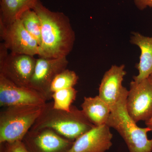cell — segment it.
<instances>
[{
	"mask_svg": "<svg viewBox=\"0 0 152 152\" xmlns=\"http://www.w3.org/2000/svg\"><path fill=\"white\" fill-rule=\"evenodd\" d=\"M33 10L41 23V43L38 56L46 58L66 57L72 50L75 34L67 16L53 12L39 0Z\"/></svg>",
	"mask_w": 152,
	"mask_h": 152,
	"instance_id": "cell-1",
	"label": "cell"
},
{
	"mask_svg": "<svg viewBox=\"0 0 152 152\" xmlns=\"http://www.w3.org/2000/svg\"><path fill=\"white\" fill-rule=\"evenodd\" d=\"M95 126L81 110L72 105L69 111L57 110L53 102H47L31 129H51L66 138L75 141Z\"/></svg>",
	"mask_w": 152,
	"mask_h": 152,
	"instance_id": "cell-2",
	"label": "cell"
},
{
	"mask_svg": "<svg viewBox=\"0 0 152 152\" xmlns=\"http://www.w3.org/2000/svg\"><path fill=\"white\" fill-rule=\"evenodd\" d=\"M128 90L124 87L119 98L111 108L107 124L116 130L126 144L129 152H152V139L148 137L151 132L148 127L140 128L130 116L126 107Z\"/></svg>",
	"mask_w": 152,
	"mask_h": 152,
	"instance_id": "cell-3",
	"label": "cell"
},
{
	"mask_svg": "<svg viewBox=\"0 0 152 152\" xmlns=\"http://www.w3.org/2000/svg\"><path fill=\"white\" fill-rule=\"evenodd\" d=\"M44 106L4 107L0 112V143L22 141L40 115Z\"/></svg>",
	"mask_w": 152,
	"mask_h": 152,
	"instance_id": "cell-4",
	"label": "cell"
},
{
	"mask_svg": "<svg viewBox=\"0 0 152 152\" xmlns=\"http://www.w3.org/2000/svg\"><path fill=\"white\" fill-rule=\"evenodd\" d=\"M0 37L11 53L39 55V44L24 27L20 19L8 24L0 23Z\"/></svg>",
	"mask_w": 152,
	"mask_h": 152,
	"instance_id": "cell-5",
	"label": "cell"
},
{
	"mask_svg": "<svg viewBox=\"0 0 152 152\" xmlns=\"http://www.w3.org/2000/svg\"><path fill=\"white\" fill-rule=\"evenodd\" d=\"M126 107L130 116L136 123L152 118V86L148 78L140 82H131Z\"/></svg>",
	"mask_w": 152,
	"mask_h": 152,
	"instance_id": "cell-6",
	"label": "cell"
},
{
	"mask_svg": "<svg viewBox=\"0 0 152 152\" xmlns=\"http://www.w3.org/2000/svg\"><path fill=\"white\" fill-rule=\"evenodd\" d=\"M36 62L34 56L10 53L0 58V75L17 86L29 87Z\"/></svg>",
	"mask_w": 152,
	"mask_h": 152,
	"instance_id": "cell-7",
	"label": "cell"
},
{
	"mask_svg": "<svg viewBox=\"0 0 152 152\" xmlns=\"http://www.w3.org/2000/svg\"><path fill=\"white\" fill-rule=\"evenodd\" d=\"M69 64L66 57L57 58L37 59L35 68L29 87L43 95L47 101L52 99L50 87L57 75L66 69Z\"/></svg>",
	"mask_w": 152,
	"mask_h": 152,
	"instance_id": "cell-8",
	"label": "cell"
},
{
	"mask_svg": "<svg viewBox=\"0 0 152 152\" xmlns=\"http://www.w3.org/2000/svg\"><path fill=\"white\" fill-rule=\"evenodd\" d=\"M45 98L30 87L19 86L0 75V106H44Z\"/></svg>",
	"mask_w": 152,
	"mask_h": 152,
	"instance_id": "cell-9",
	"label": "cell"
},
{
	"mask_svg": "<svg viewBox=\"0 0 152 152\" xmlns=\"http://www.w3.org/2000/svg\"><path fill=\"white\" fill-rule=\"evenodd\" d=\"M22 141L29 152H69L74 141L45 128L30 130Z\"/></svg>",
	"mask_w": 152,
	"mask_h": 152,
	"instance_id": "cell-10",
	"label": "cell"
},
{
	"mask_svg": "<svg viewBox=\"0 0 152 152\" xmlns=\"http://www.w3.org/2000/svg\"><path fill=\"white\" fill-rule=\"evenodd\" d=\"M113 137L107 124L95 126L75 140L69 152H106L112 146Z\"/></svg>",
	"mask_w": 152,
	"mask_h": 152,
	"instance_id": "cell-11",
	"label": "cell"
},
{
	"mask_svg": "<svg viewBox=\"0 0 152 152\" xmlns=\"http://www.w3.org/2000/svg\"><path fill=\"white\" fill-rule=\"evenodd\" d=\"M125 66L113 65L104 74L99 87V96L110 109L116 103L124 87L122 82L126 72Z\"/></svg>",
	"mask_w": 152,
	"mask_h": 152,
	"instance_id": "cell-12",
	"label": "cell"
},
{
	"mask_svg": "<svg viewBox=\"0 0 152 152\" xmlns=\"http://www.w3.org/2000/svg\"><path fill=\"white\" fill-rule=\"evenodd\" d=\"M130 42L137 46L141 51L140 61L136 66L139 74L133 77L134 81L140 82L148 79L152 74V37L134 32L131 36Z\"/></svg>",
	"mask_w": 152,
	"mask_h": 152,
	"instance_id": "cell-13",
	"label": "cell"
},
{
	"mask_svg": "<svg viewBox=\"0 0 152 152\" xmlns=\"http://www.w3.org/2000/svg\"><path fill=\"white\" fill-rule=\"evenodd\" d=\"M81 106L85 115L93 125L100 126L107 124L111 109L99 95L94 97H85Z\"/></svg>",
	"mask_w": 152,
	"mask_h": 152,
	"instance_id": "cell-14",
	"label": "cell"
},
{
	"mask_svg": "<svg viewBox=\"0 0 152 152\" xmlns=\"http://www.w3.org/2000/svg\"><path fill=\"white\" fill-rule=\"evenodd\" d=\"M39 0H0V23L8 24L20 19L26 11L33 10Z\"/></svg>",
	"mask_w": 152,
	"mask_h": 152,
	"instance_id": "cell-15",
	"label": "cell"
},
{
	"mask_svg": "<svg viewBox=\"0 0 152 152\" xmlns=\"http://www.w3.org/2000/svg\"><path fill=\"white\" fill-rule=\"evenodd\" d=\"M24 27L37 42L41 43V23L37 14L33 10L24 12L20 18Z\"/></svg>",
	"mask_w": 152,
	"mask_h": 152,
	"instance_id": "cell-16",
	"label": "cell"
},
{
	"mask_svg": "<svg viewBox=\"0 0 152 152\" xmlns=\"http://www.w3.org/2000/svg\"><path fill=\"white\" fill-rule=\"evenodd\" d=\"M77 91L74 88L59 90L52 96L53 107L57 110L69 111L72 104L75 100Z\"/></svg>",
	"mask_w": 152,
	"mask_h": 152,
	"instance_id": "cell-17",
	"label": "cell"
},
{
	"mask_svg": "<svg viewBox=\"0 0 152 152\" xmlns=\"http://www.w3.org/2000/svg\"><path fill=\"white\" fill-rule=\"evenodd\" d=\"M79 80V77L74 71L66 69L57 75L50 87L51 95L59 90L74 88Z\"/></svg>",
	"mask_w": 152,
	"mask_h": 152,
	"instance_id": "cell-18",
	"label": "cell"
},
{
	"mask_svg": "<svg viewBox=\"0 0 152 152\" xmlns=\"http://www.w3.org/2000/svg\"><path fill=\"white\" fill-rule=\"evenodd\" d=\"M0 152H29L23 141L0 143Z\"/></svg>",
	"mask_w": 152,
	"mask_h": 152,
	"instance_id": "cell-19",
	"label": "cell"
},
{
	"mask_svg": "<svg viewBox=\"0 0 152 152\" xmlns=\"http://www.w3.org/2000/svg\"><path fill=\"white\" fill-rule=\"evenodd\" d=\"M134 3L140 10H143L148 7L152 8V0H134Z\"/></svg>",
	"mask_w": 152,
	"mask_h": 152,
	"instance_id": "cell-20",
	"label": "cell"
},
{
	"mask_svg": "<svg viewBox=\"0 0 152 152\" xmlns=\"http://www.w3.org/2000/svg\"><path fill=\"white\" fill-rule=\"evenodd\" d=\"M145 122V123L147 127L151 129V132H152V117L150 119Z\"/></svg>",
	"mask_w": 152,
	"mask_h": 152,
	"instance_id": "cell-21",
	"label": "cell"
},
{
	"mask_svg": "<svg viewBox=\"0 0 152 152\" xmlns=\"http://www.w3.org/2000/svg\"><path fill=\"white\" fill-rule=\"evenodd\" d=\"M148 79L150 83H151V84L152 86V74L150 75L149 77L148 78Z\"/></svg>",
	"mask_w": 152,
	"mask_h": 152,
	"instance_id": "cell-22",
	"label": "cell"
}]
</instances>
